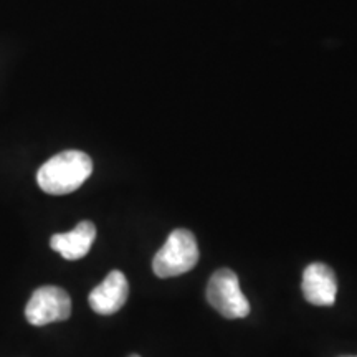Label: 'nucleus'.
<instances>
[{"mask_svg": "<svg viewBox=\"0 0 357 357\" xmlns=\"http://www.w3.org/2000/svg\"><path fill=\"white\" fill-rule=\"evenodd\" d=\"M71 314L70 294L56 287L35 289L25 307V318L33 326H47L66 321Z\"/></svg>", "mask_w": 357, "mask_h": 357, "instance_id": "nucleus-4", "label": "nucleus"}, {"mask_svg": "<svg viewBox=\"0 0 357 357\" xmlns=\"http://www.w3.org/2000/svg\"><path fill=\"white\" fill-rule=\"evenodd\" d=\"M207 301L223 318L238 319L250 312V303L240 288L238 276L229 268H222L212 275L207 284Z\"/></svg>", "mask_w": 357, "mask_h": 357, "instance_id": "nucleus-3", "label": "nucleus"}, {"mask_svg": "<svg viewBox=\"0 0 357 357\" xmlns=\"http://www.w3.org/2000/svg\"><path fill=\"white\" fill-rule=\"evenodd\" d=\"M131 357H139V356H131Z\"/></svg>", "mask_w": 357, "mask_h": 357, "instance_id": "nucleus-8", "label": "nucleus"}, {"mask_svg": "<svg viewBox=\"0 0 357 357\" xmlns=\"http://www.w3.org/2000/svg\"><path fill=\"white\" fill-rule=\"evenodd\" d=\"M93 172V160L82 151H63L48 159L37 172L40 189L52 195H66L79 189Z\"/></svg>", "mask_w": 357, "mask_h": 357, "instance_id": "nucleus-1", "label": "nucleus"}, {"mask_svg": "<svg viewBox=\"0 0 357 357\" xmlns=\"http://www.w3.org/2000/svg\"><path fill=\"white\" fill-rule=\"evenodd\" d=\"M303 294L314 306H333L337 294L334 271L324 263H311L303 273Z\"/></svg>", "mask_w": 357, "mask_h": 357, "instance_id": "nucleus-5", "label": "nucleus"}, {"mask_svg": "<svg viewBox=\"0 0 357 357\" xmlns=\"http://www.w3.org/2000/svg\"><path fill=\"white\" fill-rule=\"evenodd\" d=\"M129 296V284L121 271L114 270L102 280L101 284L89 293V306L101 316H111L126 305Z\"/></svg>", "mask_w": 357, "mask_h": 357, "instance_id": "nucleus-6", "label": "nucleus"}, {"mask_svg": "<svg viewBox=\"0 0 357 357\" xmlns=\"http://www.w3.org/2000/svg\"><path fill=\"white\" fill-rule=\"evenodd\" d=\"M199 261L197 240L192 231L177 229L169 235L164 247L155 253L153 270L159 278H172L195 268Z\"/></svg>", "mask_w": 357, "mask_h": 357, "instance_id": "nucleus-2", "label": "nucleus"}, {"mask_svg": "<svg viewBox=\"0 0 357 357\" xmlns=\"http://www.w3.org/2000/svg\"><path fill=\"white\" fill-rule=\"evenodd\" d=\"M96 238V227L91 222H79L71 231L52 236L50 247L65 260H79L86 257Z\"/></svg>", "mask_w": 357, "mask_h": 357, "instance_id": "nucleus-7", "label": "nucleus"}]
</instances>
